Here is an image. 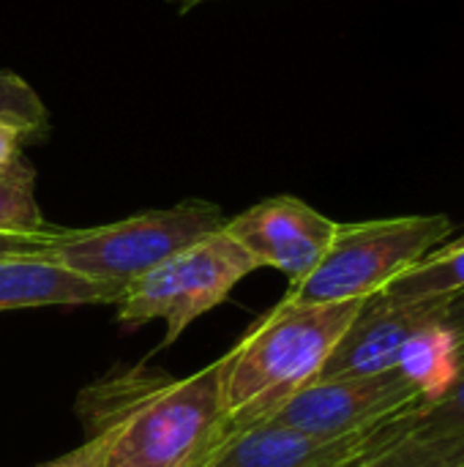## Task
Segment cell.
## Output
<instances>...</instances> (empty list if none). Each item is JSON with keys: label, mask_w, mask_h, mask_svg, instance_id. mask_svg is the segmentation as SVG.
<instances>
[{"label": "cell", "mask_w": 464, "mask_h": 467, "mask_svg": "<svg viewBox=\"0 0 464 467\" xmlns=\"http://www.w3.org/2000/svg\"><path fill=\"white\" fill-rule=\"evenodd\" d=\"M49 112L41 96L14 71H0V123L16 126L19 131H41Z\"/></svg>", "instance_id": "4fadbf2b"}, {"label": "cell", "mask_w": 464, "mask_h": 467, "mask_svg": "<svg viewBox=\"0 0 464 467\" xmlns=\"http://www.w3.org/2000/svg\"><path fill=\"white\" fill-rule=\"evenodd\" d=\"M257 268L254 257L222 227L129 285L118 301V320L126 328L164 320L167 348L178 342L194 320L224 304L235 285Z\"/></svg>", "instance_id": "5b68a950"}, {"label": "cell", "mask_w": 464, "mask_h": 467, "mask_svg": "<svg viewBox=\"0 0 464 467\" xmlns=\"http://www.w3.org/2000/svg\"><path fill=\"white\" fill-rule=\"evenodd\" d=\"M52 233H55V227L46 235H0V257L41 252L46 246V241L52 238Z\"/></svg>", "instance_id": "e0dca14e"}, {"label": "cell", "mask_w": 464, "mask_h": 467, "mask_svg": "<svg viewBox=\"0 0 464 467\" xmlns=\"http://www.w3.org/2000/svg\"><path fill=\"white\" fill-rule=\"evenodd\" d=\"M440 326L454 337V345H457V358L459 364L464 361V290L451 296V301L446 304L443 309V317H440Z\"/></svg>", "instance_id": "2e32d148"}, {"label": "cell", "mask_w": 464, "mask_h": 467, "mask_svg": "<svg viewBox=\"0 0 464 467\" xmlns=\"http://www.w3.org/2000/svg\"><path fill=\"white\" fill-rule=\"evenodd\" d=\"M464 290V238L446 249H432L424 260L394 279L383 296L394 301H421L435 296H457Z\"/></svg>", "instance_id": "8fae6325"}, {"label": "cell", "mask_w": 464, "mask_h": 467, "mask_svg": "<svg viewBox=\"0 0 464 467\" xmlns=\"http://www.w3.org/2000/svg\"><path fill=\"white\" fill-rule=\"evenodd\" d=\"M22 137L25 131H19L16 126L0 123V170L14 167L16 161H22Z\"/></svg>", "instance_id": "ac0fdd59"}, {"label": "cell", "mask_w": 464, "mask_h": 467, "mask_svg": "<svg viewBox=\"0 0 464 467\" xmlns=\"http://www.w3.org/2000/svg\"><path fill=\"white\" fill-rule=\"evenodd\" d=\"M416 410L418 408L342 438H320L268 421L254 424L224 435L197 467H336L399 443L410 432Z\"/></svg>", "instance_id": "52a82bcc"}, {"label": "cell", "mask_w": 464, "mask_h": 467, "mask_svg": "<svg viewBox=\"0 0 464 467\" xmlns=\"http://www.w3.org/2000/svg\"><path fill=\"white\" fill-rule=\"evenodd\" d=\"M361 306L364 301L273 306L227 353L222 438L263 424L314 383Z\"/></svg>", "instance_id": "7a4b0ae2"}, {"label": "cell", "mask_w": 464, "mask_h": 467, "mask_svg": "<svg viewBox=\"0 0 464 467\" xmlns=\"http://www.w3.org/2000/svg\"><path fill=\"white\" fill-rule=\"evenodd\" d=\"M451 296H435L421 301H394L375 293L364 301L317 380L361 378L402 367L410 348L440 326L443 309Z\"/></svg>", "instance_id": "ba28073f"}, {"label": "cell", "mask_w": 464, "mask_h": 467, "mask_svg": "<svg viewBox=\"0 0 464 467\" xmlns=\"http://www.w3.org/2000/svg\"><path fill=\"white\" fill-rule=\"evenodd\" d=\"M109 446H112V432L109 430H90L88 441L77 449H71L68 454L49 460L38 467H107L109 457Z\"/></svg>", "instance_id": "9a60e30c"}, {"label": "cell", "mask_w": 464, "mask_h": 467, "mask_svg": "<svg viewBox=\"0 0 464 467\" xmlns=\"http://www.w3.org/2000/svg\"><path fill=\"white\" fill-rule=\"evenodd\" d=\"M224 230L260 268L268 265L282 271L290 287H295L325 257L336 222L293 194H279L227 219Z\"/></svg>", "instance_id": "9c48e42d"}, {"label": "cell", "mask_w": 464, "mask_h": 467, "mask_svg": "<svg viewBox=\"0 0 464 467\" xmlns=\"http://www.w3.org/2000/svg\"><path fill=\"white\" fill-rule=\"evenodd\" d=\"M180 8H191V5H200V3H211V0H175Z\"/></svg>", "instance_id": "d6986e66"}, {"label": "cell", "mask_w": 464, "mask_h": 467, "mask_svg": "<svg viewBox=\"0 0 464 467\" xmlns=\"http://www.w3.org/2000/svg\"><path fill=\"white\" fill-rule=\"evenodd\" d=\"M451 233L454 224L443 213L336 224L320 265L301 285L290 287L282 304L366 301L424 260Z\"/></svg>", "instance_id": "277c9868"}, {"label": "cell", "mask_w": 464, "mask_h": 467, "mask_svg": "<svg viewBox=\"0 0 464 467\" xmlns=\"http://www.w3.org/2000/svg\"><path fill=\"white\" fill-rule=\"evenodd\" d=\"M427 402H435L427 386L407 367H394L377 375L314 380L265 421L320 438H342Z\"/></svg>", "instance_id": "8992f818"}, {"label": "cell", "mask_w": 464, "mask_h": 467, "mask_svg": "<svg viewBox=\"0 0 464 467\" xmlns=\"http://www.w3.org/2000/svg\"><path fill=\"white\" fill-rule=\"evenodd\" d=\"M227 353L172 380L134 369L90 389L82 400L88 430H109L107 467H197L224 430Z\"/></svg>", "instance_id": "6da1fadb"}, {"label": "cell", "mask_w": 464, "mask_h": 467, "mask_svg": "<svg viewBox=\"0 0 464 467\" xmlns=\"http://www.w3.org/2000/svg\"><path fill=\"white\" fill-rule=\"evenodd\" d=\"M49 230L36 200L27 161L22 159L0 170V235H46Z\"/></svg>", "instance_id": "7c38bea8"}, {"label": "cell", "mask_w": 464, "mask_h": 467, "mask_svg": "<svg viewBox=\"0 0 464 467\" xmlns=\"http://www.w3.org/2000/svg\"><path fill=\"white\" fill-rule=\"evenodd\" d=\"M123 293V287L79 276L44 254V249L0 257V312L36 306H118Z\"/></svg>", "instance_id": "30bf717a"}, {"label": "cell", "mask_w": 464, "mask_h": 467, "mask_svg": "<svg viewBox=\"0 0 464 467\" xmlns=\"http://www.w3.org/2000/svg\"><path fill=\"white\" fill-rule=\"evenodd\" d=\"M219 205L186 200L172 208L145 211L112 224L55 230L44 254L77 271L85 279L129 290L139 276L224 227Z\"/></svg>", "instance_id": "3957f363"}, {"label": "cell", "mask_w": 464, "mask_h": 467, "mask_svg": "<svg viewBox=\"0 0 464 467\" xmlns=\"http://www.w3.org/2000/svg\"><path fill=\"white\" fill-rule=\"evenodd\" d=\"M416 435H464V361L454 380L435 400L413 413Z\"/></svg>", "instance_id": "5bb4252c"}]
</instances>
